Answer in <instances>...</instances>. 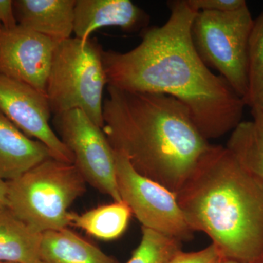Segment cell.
<instances>
[{"mask_svg":"<svg viewBox=\"0 0 263 263\" xmlns=\"http://www.w3.org/2000/svg\"><path fill=\"white\" fill-rule=\"evenodd\" d=\"M167 5V22L142 31L136 48L124 53L103 50L108 86L174 97L187 107L205 139L220 138L243 121L245 101L199 56L191 35L197 12L186 0Z\"/></svg>","mask_w":263,"mask_h":263,"instance_id":"obj_1","label":"cell"},{"mask_svg":"<svg viewBox=\"0 0 263 263\" xmlns=\"http://www.w3.org/2000/svg\"><path fill=\"white\" fill-rule=\"evenodd\" d=\"M102 128L137 172L176 194L210 147L184 104L108 86Z\"/></svg>","mask_w":263,"mask_h":263,"instance_id":"obj_2","label":"cell"},{"mask_svg":"<svg viewBox=\"0 0 263 263\" xmlns=\"http://www.w3.org/2000/svg\"><path fill=\"white\" fill-rule=\"evenodd\" d=\"M194 232H203L221 258H263V181L226 147L211 145L176 194Z\"/></svg>","mask_w":263,"mask_h":263,"instance_id":"obj_3","label":"cell"},{"mask_svg":"<svg viewBox=\"0 0 263 263\" xmlns=\"http://www.w3.org/2000/svg\"><path fill=\"white\" fill-rule=\"evenodd\" d=\"M8 183L7 208L43 233L70 226L68 209L86 191L75 164L50 158Z\"/></svg>","mask_w":263,"mask_h":263,"instance_id":"obj_4","label":"cell"},{"mask_svg":"<svg viewBox=\"0 0 263 263\" xmlns=\"http://www.w3.org/2000/svg\"><path fill=\"white\" fill-rule=\"evenodd\" d=\"M103 49L96 40L70 37L53 51L46 94L53 116L79 109L103 127V91L107 83Z\"/></svg>","mask_w":263,"mask_h":263,"instance_id":"obj_5","label":"cell"},{"mask_svg":"<svg viewBox=\"0 0 263 263\" xmlns=\"http://www.w3.org/2000/svg\"><path fill=\"white\" fill-rule=\"evenodd\" d=\"M248 6L229 12H197L191 35L199 56L245 101L248 91V47L253 27Z\"/></svg>","mask_w":263,"mask_h":263,"instance_id":"obj_6","label":"cell"},{"mask_svg":"<svg viewBox=\"0 0 263 263\" xmlns=\"http://www.w3.org/2000/svg\"><path fill=\"white\" fill-rule=\"evenodd\" d=\"M114 154L119 194L142 227L180 241L192 239L195 232L189 224L176 194L137 172L122 154L114 150Z\"/></svg>","mask_w":263,"mask_h":263,"instance_id":"obj_7","label":"cell"},{"mask_svg":"<svg viewBox=\"0 0 263 263\" xmlns=\"http://www.w3.org/2000/svg\"><path fill=\"white\" fill-rule=\"evenodd\" d=\"M53 124L61 141L72 152L74 164L86 182L114 202H122L114 150L103 129L79 109L54 116Z\"/></svg>","mask_w":263,"mask_h":263,"instance_id":"obj_8","label":"cell"},{"mask_svg":"<svg viewBox=\"0 0 263 263\" xmlns=\"http://www.w3.org/2000/svg\"><path fill=\"white\" fill-rule=\"evenodd\" d=\"M0 111L24 134L43 143L53 158L74 164L72 152L50 125L52 113L46 94L0 75Z\"/></svg>","mask_w":263,"mask_h":263,"instance_id":"obj_9","label":"cell"},{"mask_svg":"<svg viewBox=\"0 0 263 263\" xmlns=\"http://www.w3.org/2000/svg\"><path fill=\"white\" fill-rule=\"evenodd\" d=\"M57 45L19 24L13 28L0 27V75L25 83L46 94Z\"/></svg>","mask_w":263,"mask_h":263,"instance_id":"obj_10","label":"cell"},{"mask_svg":"<svg viewBox=\"0 0 263 263\" xmlns=\"http://www.w3.org/2000/svg\"><path fill=\"white\" fill-rule=\"evenodd\" d=\"M149 15L130 0H76L73 32L86 41L97 29L119 27L128 33L148 27Z\"/></svg>","mask_w":263,"mask_h":263,"instance_id":"obj_11","label":"cell"},{"mask_svg":"<svg viewBox=\"0 0 263 263\" xmlns=\"http://www.w3.org/2000/svg\"><path fill=\"white\" fill-rule=\"evenodd\" d=\"M76 0H15V18L19 25L58 43L73 32Z\"/></svg>","mask_w":263,"mask_h":263,"instance_id":"obj_12","label":"cell"},{"mask_svg":"<svg viewBox=\"0 0 263 263\" xmlns=\"http://www.w3.org/2000/svg\"><path fill=\"white\" fill-rule=\"evenodd\" d=\"M53 158L47 147L33 140L0 111V178L6 181Z\"/></svg>","mask_w":263,"mask_h":263,"instance_id":"obj_13","label":"cell"},{"mask_svg":"<svg viewBox=\"0 0 263 263\" xmlns=\"http://www.w3.org/2000/svg\"><path fill=\"white\" fill-rule=\"evenodd\" d=\"M40 258L45 263H119L67 228L42 233Z\"/></svg>","mask_w":263,"mask_h":263,"instance_id":"obj_14","label":"cell"},{"mask_svg":"<svg viewBox=\"0 0 263 263\" xmlns=\"http://www.w3.org/2000/svg\"><path fill=\"white\" fill-rule=\"evenodd\" d=\"M41 236L8 208L0 210V262L39 263Z\"/></svg>","mask_w":263,"mask_h":263,"instance_id":"obj_15","label":"cell"},{"mask_svg":"<svg viewBox=\"0 0 263 263\" xmlns=\"http://www.w3.org/2000/svg\"><path fill=\"white\" fill-rule=\"evenodd\" d=\"M130 208L124 201L101 205L83 214L70 212V226L84 230L99 239L111 240L119 238L127 229Z\"/></svg>","mask_w":263,"mask_h":263,"instance_id":"obj_16","label":"cell"},{"mask_svg":"<svg viewBox=\"0 0 263 263\" xmlns=\"http://www.w3.org/2000/svg\"><path fill=\"white\" fill-rule=\"evenodd\" d=\"M243 168L263 181V127L242 121L231 132L226 146Z\"/></svg>","mask_w":263,"mask_h":263,"instance_id":"obj_17","label":"cell"},{"mask_svg":"<svg viewBox=\"0 0 263 263\" xmlns=\"http://www.w3.org/2000/svg\"><path fill=\"white\" fill-rule=\"evenodd\" d=\"M246 106L252 116L263 113V10L254 19L248 47V91Z\"/></svg>","mask_w":263,"mask_h":263,"instance_id":"obj_18","label":"cell"},{"mask_svg":"<svg viewBox=\"0 0 263 263\" xmlns=\"http://www.w3.org/2000/svg\"><path fill=\"white\" fill-rule=\"evenodd\" d=\"M181 241L142 227L140 245L127 263H167L181 249Z\"/></svg>","mask_w":263,"mask_h":263,"instance_id":"obj_19","label":"cell"},{"mask_svg":"<svg viewBox=\"0 0 263 263\" xmlns=\"http://www.w3.org/2000/svg\"><path fill=\"white\" fill-rule=\"evenodd\" d=\"M221 259L219 250L212 243L197 252H184L180 250L167 263H217Z\"/></svg>","mask_w":263,"mask_h":263,"instance_id":"obj_20","label":"cell"},{"mask_svg":"<svg viewBox=\"0 0 263 263\" xmlns=\"http://www.w3.org/2000/svg\"><path fill=\"white\" fill-rule=\"evenodd\" d=\"M189 5L197 12H229L247 5L245 0H186Z\"/></svg>","mask_w":263,"mask_h":263,"instance_id":"obj_21","label":"cell"},{"mask_svg":"<svg viewBox=\"0 0 263 263\" xmlns=\"http://www.w3.org/2000/svg\"><path fill=\"white\" fill-rule=\"evenodd\" d=\"M18 25L15 18L13 1L0 0V27L9 29Z\"/></svg>","mask_w":263,"mask_h":263,"instance_id":"obj_22","label":"cell"},{"mask_svg":"<svg viewBox=\"0 0 263 263\" xmlns=\"http://www.w3.org/2000/svg\"><path fill=\"white\" fill-rule=\"evenodd\" d=\"M7 196H8V183L0 178V210L7 208Z\"/></svg>","mask_w":263,"mask_h":263,"instance_id":"obj_23","label":"cell"},{"mask_svg":"<svg viewBox=\"0 0 263 263\" xmlns=\"http://www.w3.org/2000/svg\"><path fill=\"white\" fill-rule=\"evenodd\" d=\"M253 117L254 120L263 127V113L255 114Z\"/></svg>","mask_w":263,"mask_h":263,"instance_id":"obj_24","label":"cell"},{"mask_svg":"<svg viewBox=\"0 0 263 263\" xmlns=\"http://www.w3.org/2000/svg\"><path fill=\"white\" fill-rule=\"evenodd\" d=\"M217 263H240L232 259L221 258Z\"/></svg>","mask_w":263,"mask_h":263,"instance_id":"obj_25","label":"cell"},{"mask_svg":"<svg viewBox=\"0 0 263 263\" xmlns=\"http://www.w3.org/2000/svg\"><path fill=\"white\" fill-rule=\"evenodd\" d=\"M254 263H263V258L259 259V260L257 261V262H254Z\"/></svg>","mask_w":263,"mask_h":263,"instance_id":"obj_26","label":"cell"},{"mask_svg":"<svg viewBox=\"0 0 263 263\" xmlns=\"http://www.w3.org/2000/svg\"><path fill=\"white\" fill-rule=\"evenodd\" d=\"M39 263H45V262H42V261H41V262H40Z\"/></svg>","mask_w":263,"mask_h":263,"instance_id":"obj_27","label":"cell"},{"mask_svg":"<svg viewBox=\"0 0 263 263\" xmlns=\"http://www.w3.org/2000/svg\"><path fill=\"white\" fill-rule=\"evenodd\" d=\"M0 263H9V262H0Z\"/></svg>","mask_w":263,"mask_h":263,"instance_id":"obj_28","label":"cell"}]
</instances>
